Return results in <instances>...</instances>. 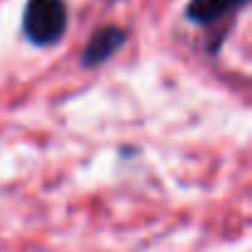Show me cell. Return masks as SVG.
I'll use <instances>...</instances> for the list:
<instances>
[{
	"label": "cell",
	"instance_id": "2",
	"mask_svg": "<svg viewBox=\"0 0 252 252\" xmlns=\"http://www.w3.org/2000/svg\"><path fill=\"white\" fill-rule=\"evenodd\" d=\"M124 40H126V32H124L121 28H114V25L101 28V30L94 32L92 40L87 42V47H84V52H82V62L89 64V67L106 62V60L124 45Z\"/></svg>",
	"mask_w": 252,
	"mask_h": 252
},
{
	"label": "cell",
	"instance_id": "1",
	"mask_svg": "<svg viewBox=\"0 0 252 252\" xmlns=\"http://www.w3.org/2000/svg\"><path fill=\"white\" fill-rule=\"evenodd\" d=\"M23 30L35 45H55L67 30V8L62 0H30Z\"/></svg>",
	"mask_w": 252,
	"mask_h": 252
},
{
	"label": "cell",
	"instance_id": "3",
	"mask_svg": "<svg viewBox=\"0 0 252 252\" xmlns=\"http://www.w3.org/2000/svg\"><path fill=\"white\" fill-rule=\"evenodd\" d=\"M247 0H190L188 3V20L198 23V25H210L215 20H220L222 15L242 8Z\"/></svg>",
	"mask_w": 252,
	"mask_h": 252
}]
</instances>
